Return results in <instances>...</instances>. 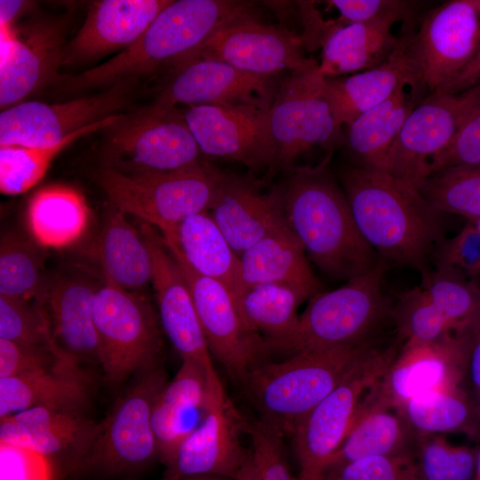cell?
Segmentation results:
<instances>
[{
	"label": "cell",
	"instance_id": "obj_56",
	"mask_svg": "<svg viewBox=\"0 0 480 480\" xmlns=\"http://www.w3.org/2000/svg\"><path fill=\"white\" fill-rule=\"evenodd\" d=\"M235 480H260L258 470L252 457L251 450L250 456L246 463L244 464L241 471L238 473Z\"/></svg>",
	"mask_w": 480,
	"mask_h": 480
},
{
	"label": "cell",
	"instance_id": "obj_7",
	"mask_svg": "<svg viewBox=\"0 0 480 480\" xmlns=\"http://www.w3.org/2000/svg\"><path fill=\"white\" fill-rule=\"evenodd\" d=\"M93 317L100 366L109 386L117 388L129 377L162 364L158 314L140 292L104 279L95 295Z\"/></svg>",
	"mask_w": 480,
	"mask_h": 480
},
{
	"label": "cell",
	"instance_id": "obj_18",
	"mask_svg": "<svg viewBox=\"0 0 480 480\" xmlns=\"http://www.w3.org/2000/svg\"><path fill=\"white\" fill-rule=\"evenodd\" d=\"M171 68L170 78L152 102L164 109L178 104L252 105L269 109L278 86L276 76L245 72L214 59H190Z\"/></svg>",
	"mask_w": 480,
	"mask_h": 480
},
{
	"label": "cell",
	"instance_id": "obj_26",
	"mask_svg": "<svg viewBox=\"0 0 480 480\" xmlns=\"http://www.w3.org/2000/svg\"><path fill=\"white\" fill-rule=\"evenodd\" d=\"M421 84L412 37L405 36L382 64L346 77H325L324 95L336 126L340 130L342 125L348 126L360 115L382 103L400 88L418 89Z\"/></svg>",
	"mask_w": 480,
	"mask_h": 480
},
{
	"label": "cell",
	"instance_id": "obj_6",
	"mask_svg": "<svg viewBox=\"0 0 480 480\" xmlns=\"http://www.w3.org/2000/svg\"><path fill=\"white\" fill-rule=\"evenodd\" d=\"M220 175L201 161L176 171L139 174L103 167L96 180L116 209L170 236L184 219L210 210Z\"/></svg>",
	"mask_w": 480,
	"mask_h": 480
},
{
	"label": "cell",
	"instance_id": "obj_35",
	"mask_svg": "<svg viewBox=\"0 0 480 480\" xmlns=\"http://www.w3.org/2000/svg\"><path fill=\"white\" fill-rule=\"evenodd\" d=\"M98 255L104 279L131 292H139L152 282L153 264L148 244L115 208L103 226Z\"/></svg>",
	"mask_w": 480,
	"mask_h": 480
},
{
	"label": "cell",
	"instance_id": "obj_5",
	"mask_svg": "<svg viewBox=\"0 0 480 480\" xmlns=\"http://www.w3.org/2000/svg\"><path fill=\"white\" fill-rule=\"evenodd\" d=\"M386 268L387 262L380 259L369 272L335 290L315 294L292 332L267 353L276 351L289 356L374 340L379 327L391 316L392 308L382 291Z\"/></svg>",
	"mask_w": 480,
	"mask_h": 480
},
{
	"label": "cell",
	"instance_id": "obj_44",
	"mask_svg": "<svg viewBox=\"0 0 480 480\" xmlns=\"http://www.w3.org/2000/svg\"><path fill=\"white\" fill-rule=\"evenodd\" d=\"M0 339L27 346L59 347L44 306L4 295H0Z\"/></svg>",
	"mask_w": 480,
	"mask_h": 480
},
{
	"label": "cell",
	"instance_id": "obj_25",
	"mask_svg": "<svg viewBox=\"0 0 480 480\" xmlns=\"http://www.w3.org/2000/svg\"><path fill=\"white\" fill-rule=\"evenodd\" d=\"M100 422L84 412L33 407L0 419V442L60 460L72 471L85 453Z\"/></svg>",
	"mask_w": 480,
	"mask_h": 480
},
{
	"label": "cell",
	"instance_id": "obj_50",
	"mask_svg": "<svg viewBox=\"0 0 480 480\" xmlns=\"http://www.w3.org/2000/svg\"><path fill=\"white\" fill-rule=\"evenodd\" d=\"M0 480H53L52 464L33 451L0 442Z\"/></svg>",
	"mask_w": 480,
	"mask_h": 480
},
{
	"label": "cell",
	"instance_id": "obj_42",
	"mask_svg": "<svg viewBox=\"0 0 480 480\" xmlns=\"http://www.w3.org/2000/svg\"><path fill=\"white\" fill-rule=\"evenodd\" d=\"M421 287L455 330L468 327L480 316V286L462 275L434 268L421 272Z\"/></svg>",
	"mask_w": 480,
	"mask_h": 480
},
{
	"label": "cell",
	"instance_id": "obj_37",
	"mask_svg": "<svg viewBox=\"0 0 480 480\" xmlns=\"http://www.w3.org/2000/svg\"><path fill=\"white\" fill-rule=\"evenodd\" d=\"M310 298L300 289L268 284L246 289L236 302L249 330L264 336L267 352L292 332L299 321V307Z\"/></svg>",
	"mask_w": 480,
	"mask_h": 480
},
{
	"label": "cell",
	"instance_id": "obj_27",
	"mask_svg": "<svg viewBox=\"0 0 480 480\" xmlns=\"http://www.w3.org/2000/svg\"><path fill=\"white\" fill-rule=\"evenodd\" d=\"M172 0L96 1L65 49L63 64L83 62L132 45Z\"/></svg>",
	"mask_w": 480,
	"mask_h": 480
},
{
	"label": "cell",
	"instance_id": "obj_52",
	"mask_svg": "<svg viewBox=\"0 0 480 480\" xmlns=\"http://www.w3.org/2000/svg\"><path fill=\"white\" fill-rule=\"evenodd\" d=\"M461 164H480V103L466 119L449 148L435 161L430 175Z\"/></svg>",
	"mask_w": 480,
	"mask_h": 480
},
{
	"label": "cell",
	"instance_id": "obj_12",
	"mask_svg": "<svg viewBox=\"0 0 480 480\" xmlns=\"http://www.w3.org/2000/svg\"><path fill=\"white\" fill-rule=\"evenodd\" d=\"M467 328L431 343H404L364 396L356 415L377 409L396 410L425 392L463 388Z\"/></svg>",
	"mask_w": 480,
	"mask_h": 480
},
{
	"label": "cell",
	"instance_id": "obj_48",
	"mask_svg": "<svg viewBox=\"0 0 480 480\" xmlns=\"http://www.w3.org/2000/svg\"><path fill=\"white\" fill-rule=\"evenodd\" d=\"M251 453L260 480H296L285 453L284 437L260 420L249 424Z\"/></svg>",
	"mask_w": 480,
	"mask_h": 480
},
{
	"label": "cell",
	"instance_id": "obj_43",
	"mask_svg": "<svg viewBox=\"0 0 480 480\" xmlns=\"http://www.w3.org/2000/svg\"><path fill=\"white\" fill-rule=\"evenodd\" d=\"M391 317L400 340L406 344L435 342L457 331L436 309L421 286L398 297L391 310Z\"/></svg>",
	"mask_w": 480,
	"mask_h": 480
},
{
	"label": "cell",
	"instance_id": "obj_19",
	"mask_svg": "<svg viewBox=\"0 0 480 480\" xmlns=\"http://www.w3.org/2000/svg\"><path fill=\"white\" fill-rule=\"evenodd\" d=\"M303 44L301 37L283 28L249 20L217 30L172 65L195 58H209L252 74L276 76L284 70L292 73L318 65L303 55Z\"/></svg>",
	"mask_w": 480,
	"mask_h": 480
},
{
	"label": "cell",
	"instance_id": "obj_15",
	"mask_svg": "<svg viewBox=\"0 0 480 480\" xmlns=\"http://www.w3.org/2000/svg\"><path fill=\"white\" fill-rule=\"evenodd\" d=\"M138 82L126 79L100 93L59 104L26 101L7 108L0 114V146L55 145L87 125L116 115L131 100Z\"/></svg>",
	"mask_w": 480,
	"mask_h": 480
},
{
	"label": "cell",
	"instance_id": "obj_45",
	"mask_svg": "<svg viewBox=\"0 0 480 480\" xmlns=\"http://www.w3.org/2000/svg\"><path fill=\"white\" fill-rule=\"evenodd\" d=\"M477 452L442 436L420 438L416 459L423 480H474Z\"/></svg>",
	"mask_w": 480,
	"mask_h": 480
},
{
	"label": "cell",
	"instance_id": "obj_4",
	"mask_svg": "<svg viewBox=\"0 0 480 480\" xmlns=\"http://www.w3.org/2000/svg\"><path fill=\"white\" fill-rule=\"evenodd\" d=\"M380 347L375 340L263 361L244 382L260 421L292 437L302 419Z\"/></svg>",
	"mask_w": 480,
	"mask_h": 480
},
{
	"label": "cell",
	"instance_id": "obj_36",
	"mask_svg": "<svg viewBox=\"0 0 480 480\" xmlns=\"http://www.w3.org/2000/svg\"><path fill=\"white\" fill-rule=\"evenodd\" d=\"M89 221V209L76 189L60 185L37 191L28 209V222L38 244L62 248L76 242Z\"/></svg>",
	"mask_w": 480,
	"mask_h": 480
},
{
	"label": "cell",
	"instance_id": "obj_34",
	"mask_svg": "<svg viewBox=\"0 0 480 480\" xmlns=\"http://www.w3.org/2000/svg\"><path fill=\"white\" fill-rule=\"evenodd\" d=\"M419 442L420 437L396 410L377 409L359 413L331 459L327 471L367 457L416 456Z\"/></svg>",
	"mask_w": 480,
	"mask_h": 480
},
{
	"label": "cell",
	"instance_id": "obj_1",
	"mask_svg": "<svg viewBox=\"0 0 480 480\" xmlns=\"http://www.w3.org/2000/svg\"><path fill=\"white\" fill-rule=\"evenodd\" d=\"M330 159L331 154L316 165L287 172L284 213L308 258L329 276L348 281L372 270L380 258L360 234Z\"/></svg>",
	"mask_w": 480,
	"mask_h": 480
},
{
	"label": "cell",
	"instance_id": "obj_57",
	"mask_svg": "<svg viewBox=\"0 0 480 480\" xmlns=\"http://www.w3.org/2000/svg\"><path fill=\"white\" fill-rule=\"evenodd\" d=\"M179 480H234V479H231L229 477H225V476H220L204 475V476H186Z\"/></svg>",
	"mask_w": 480,
	"mask_h": 480
},
{
	"label": "cell",
	"instance_id": "obj_41",
	"mask_svg": "<svg viewBox=\"0 0 480 480\" xmlns=\"http://www.w3.org/2000/svg\"><path fill=\"white\" fill-rule=\"evenodd\" d=\"M419 191L438 212L480 219V164H461L429 175Z\"/></svg>",
	"mask_w": 480,
	"mask_h": 480
},
{
	"label": "cell",
	"instance_id": "obj_11",
	"mask_svg": "<svg viewBox=\"0 0 480 480\" xmlns=\"http://www.w3.org/2000/svg\"><path fill=\"white\" fill-rule=\"evenodd\" d=\"M479 103L480 84L456 94L433 92L405 120L390 149L386 172L420 189L435 161Z\"/></svg>",
	"mask_w": 480,
	"mask_h": 480
},
{
	"label": "cell",
	"instance_id": "obj_2",
	"mask_svg": "<svg viewBox=\"0 0 480 480\" xmlns=\"http://www.w3.org/2000/svg\"><path fill=\"white\" fill-rule=\"evenodd\" d=\"M342 188L356 227L378 257L423 272L444 238L440 212L419 189L385 171L348 166Z\"/></svg>",
	"mask_w": 480,
	"mask_h": 480
},
{
	"label": "cell",
	"instance_id": "obj_33",
	"mask_svg": "<svg viewBox=\"0 0 480 480\" xmlns=\"http://www.w3.org/2000/svg\"><path fill=\"white\" fill-rule=\"evenodd\" d=\"M409 87L400 88L348 126L347 144L357 166L386 172L392 145L408 116L418 105L416 91L411 93L407 91Z\"/></svg>",
	"mask_w": 480,
	"mask_h": 480
},
{
	"label": "cell",
	"instance_id": "obj_9",
	"mask_svg": "<svg viewBox=\"0 0 480 480\" xmlns=\"http://www.w3.org/2000/svg\"><path fill=\"white\" fill-rule=\"evenodd\" d=\"M104 167L126 174L172 172L201 162V150L177 108L153 103L108 128Z\"/></svg>",
	"mask_w": 480,
	"mask_h": 480
},
{
	"label": "cell",
	"instance_id": "obj_49",
	"mask_svg": "<svg viewBox=\"0 0 480 480\" xmlns=\"http://www.w3.org/2000/svg\"><path fill=\"white\" fill-rule=\"evenodd\" d=\"M68 362L76 361L60 347L27 346L0 339V378L51 370Z\"/></svg>",
	"mask_w": 480,
	"mask_h": 480
},
{
	"label": "cell",
	"instance_id": "obj_8",
	"mask_svg": "<svg viewBox=\"0 0 480 480\" xmlns=\"http://www.w3.org/2000/svg\"><path fill=\"white\" fill-rule=\"evenodd\" d=\"M167 381L162 364L138 374L135 382L100 421L85 453L72 471L121 474L138 470L158 458L152 412Z\"/></svg>",
	"mask_w": 480,
	"mask_h": 480
},
{
	"label": "cell",
	"instance_id": "obj_47",
	"mask_svg": "<svg viewBox=\"0 0 480 480\" xmlns=\"http://www.w3.org/2000/svg\"><path fill=\"white\" fill-rule=\"evenodd\" d=\"M324 480H423L415 455L372 456L327 471Z\"/></svg>",
	"mask_w": 480,
	"mask_h": 480
},
{
	"label": "cell",
	"instance_id": "obj_3",
	"mask_svg": "<svg viewBox=\"0 0 480 480\" xmlns=\"http://www.w3.org/2000/svg\"><path fill=\"white\" fill-rule=\"evenodd\" d=\"M254 5L238 0H172L132 45L92 68L63 77L60 80L62 89L111 86L172 66L217 30L257 20Z\"/></svg>",
	"mask_w": 480,
	"mask_h": 480
},
{
	"label": "cell",
	"instance_id": "obj_59",
	"mask_svg": "<svg viewBox=\"0 0 480 480\" xmlns=\"http://www.w3.org/2000/svg\"><path fill=\"white\" fill-rule=\"evenodd\" d=\"M474 221L476 222L478 228L480 229V219H478L476 220H474ZM475 283L480 286V273H479V276H478V277H477V279L476 280Z\"/></svg>",
	"mask_w": 480,
	"mask_h": 480
},
{
	"label": "cell",
	"instance_id": "obj_39",
	"mask_svg": "<svg viewBox=\"0 0 480 480\" xmlns=\"http://www.w3.org/2000/svg\"><path fill=\"white\" fill-rule=\"evenodd\" d=\"M122 116V114L113 115L87 125L50 147L0 146V190L2 194L14 196L28 191L43 178L51 162L60 151L84 135L108 129Z\"/></svg>",
	"mask_w": 480,
	"mask_h": 480
},
{
	"label": "cell",
	"instance_id": "obj_20",
	"mask_svg": "<svg viewBox=\"0 0 480 480\" xmlns=\"http://www.w3.org/2000/svg\"><path fill=\"white\" fill-rule=\"evenodd\" d=\"M140 232L151 254L152 283L163 332L182 360L195 361L204 368L214 386L223 387L178 264L155 228L143 223Z\"/></svg>",
	"mask_w": 480,
	"mask_h": 480
},
{
	"label": "cell",
	"instance_id": "obj_40",
	"mask_svg": "<svg viewBox=\"0 0 480 480\" xmlns=\"http://www.w3.org/2000/svg\"><path fill=\"white\" fill-rule=\"evenodd\" d=\"M49 283L39 249L16 232L4 234L0 244V295L44 306Z\"/></svg>",
	"mask_w": 480,
	"mask_h": 480
},
{
	"label": "cell",
	"instance_id": "obj_38",
	"mask_svg": "<svg viewBox=\"0 0 480 480\" xmlns=\"http://www.w3.org/2000/svg\"><path fill=\"white\" fill-rule=\"evenodd\" d=\"M396 411L420 438L444 433L476 434L480 422L463 388L425 392Z\"/></svg>",
	"mask_w": 480,
	"mask_h": 480
},
{
	"label": "cell",
	"instance_id": "obj_53",
	"mask_svg": "<svg viewBox=\"0 0 480 480\" xmlns=\"http://www.w3.org/2000/svg\"><path fill=\"white\" fill-rule=\"evenodd\" d=\"M463 388L480 419V316L467 328Z\"/></svg>",
	"mask_w": 480,
	"mask_h": 480
},
{
	"label": "cell",
	"instance_id": "obj_16",
	"mask_svg": "<svg viewBox=\"0 0 480 480\" xmlns=\"http://www.w3.org/2000/svg\"><path fill=\"white\" fill-rule=\"evenodd\" d=\"M185 121L202 153L240 163L257 172L276 157L268 109L252 105L188 106Z\"/></svg>",
	"mask_w": 480,
	"mask_h": 480
},
{
	"label": "cell",
	"instance_id": "obj_10",
	"mask_svg": "<svg viewBox=\"0 0 480 480\" xmlns=\"http://www.w3.org/2000/svg\"><path fill=\"white\" fill-rule=\"evenodd\" d=\"M396 344L376 351L299 423L293 435L296 480H324L331 459L349 432L364 396L394 360Z\"/></svg>",
	"mask_w": 480,
	"mask_h": 480
},
{
	"label": "cell",
	"instance_id": "obj_23",
	"mask_svg": "<svg viewBox=\"0 0 480 480\" xmlns=\"http://www.w3.org/2000/svg\"><path fill=\"white\" fill-rule=\"evenodd\" d=\"M260 186L253 178L220 172L209 212L238 256L264 237L287 228L282 185L269 192H262Z\"/></svg>",
	"mask_w": 480,
	"mask_h": 480
},
{
	"label": "cell",
	"instance_id": "obj_13",
	"mask_svg": "<svg viewBox=\"0 0 480 480\" xmlns=\"http://www.w3.org/2000/svg\"><path fill=\"white\" fill-rule=\"evenodd\" d=\"M324 79L316 65L292 72L278 84L268 109L276 157L268 175L288 172L305 151L340 138V130L324 95Z\"/></svg>",
	"mask_w": 480,
	"mask_h": 480
},
{
	"label": "cell",
	"instance_id": "obj_22",
	"mask_svg": "<svg viewBox=\"0 0 480 480\" xmlns=\"http://www.w3.org/2000/svg\"><path fill=\"white\" fill-rule=\"evenodd\" d=\"M0 106L10 108L57 76L63 64V30L57 22H39L20 36L1 26Z\"/></svg>",
	"mask_w": 480,
	"mask_h": 480
},
{
	"label": "cell",
	"instance_id": "obj_51",
	"mask_svg": "<svg viewBox=\"0 0 480 480\" xmlns=\"http://www.w3.org/2000/svg\"><path fill=\"white\" fill-rule=\"evenodd\" d=\"M326 4L340 12L341 25L371 21L382 18L405 20L412 12V2L396 0H332Z\"/></svg>",
	"mask_w": 480,
	"mask_h": 480
},
{
	"label": "cell",
	"instance_id": "obj_32",
	"mask_svg": "<svg viewBox=\"0 0 480 480\" xmlns=\"http://www.w3.org/2000/svg\"><path fill=\"white\" fill-rule=\"evenodd\" d=\"M162 237L176 246L196 272L224 284L235 300L240 296V258L209 211L187 217L177 226L173 235Z\"/></svg>",
	"mask_w": 480,
	"mask_h": 480
},
{
	"label": "cell",
	"instance_id": "obj_28",
	"mask_svg": "<svg viewBox=\"0 0 480 480\" xmlns=\"http://www.w3.org/2000/svg\"><path fill=\"white\" fill-rule=\"evenodd\" d=\"M99 286L82 275H60L49 283L46 304L56 344L79 364L100 365L93 308Z\"/></svg>",
	"mask_w": 480,
	"mask_h": 480
},
{
	"label": "cell",
	"instance_id": "obj_29",
	"mask_svg": "<svg viewBox=\"0 0 480 480\" xmlns=\"http://www.w3.org/2000/svg\"><path fill=\"white\" fill-rule=\"evenodd\" d=\"M90 397L89 376L76 362L0 378V419L38 406L84 412Z\"/></svg>",
	"mask_w": 480,
	"mask_h": 480
},
{
	"label": "cell",
	"instance_id": "obj_60",
	"mask_svg": "<svg viewBox=\"0 0 480 480\" xmlns=\"http://www.w3.org/2000/svg\"><path fill=\"white\" fill-rule=\"evenodd\" d=\"M161 480H166V479H164V478L163 477Z\"/></svg>",
	"mask_w": 480,
	"mask_h": 480
},
{
	"label": "cell",
	"instance_id": "obj_54",
	"mask_svg": "<svg viewBox=\"0 0 480 480\" xmlns=\"http://www.w3.org/2000/svg\"><path fill=\"white\" fill-rule=\"evenodd\" d=\"M480 84V40L476 52L460 76L450 84L440 91L441 92L456 94L473 88Z\"/></svg>",
	"mask_w": 480,
	"mask_h": 480
},
{
	"label": "cell",
	"instance_id": "obj_58",
	"mask_svg": "<svg viewBox=\"0 0 480 480\" xmlns=\"http://www.w3.org/2000/svg\"><path fill=\"white\" fill-rule=\"evenodd\" d=\"M474 480H480V449L477 452L476 465Z\"/></svg>",
	"mask_w": 480,
	"mask_h": 480
},
{
	"label": "cell",
	"instance_id": "obj_24",
	"mask_svg": "<svg viewBox=\"0 0 480 480\" xmlns=\"http://www.w3.org/2000/svg\"><path fill=\"white\" fill-rule=\"evenodd\" d=\"M226 395L216 387L204 368L182 360L174 377L162 388L154 404L152 425L158 459L165 468L184 441L204 420L215 401Z\"/></svg>",
	"mask_w": 480,
	"mask_h": 480
},
{
	"label": "cell",
	"instance_id": "obj_21",
	"mask_svg": "<svg viewBox=\"0 0 480 480\" xmlns=\"http://www.w3.org/2000/svg\"><path fill=\"white\" fill-rule=\"evenodd\" d=\"M249 424L225 395L214 402L201 424L179 446L164 478L220 476L234 479L250 456L242 444Z\"/></svg>",
	"mask_w": 480,
	"mask_h": 480
},
{
	"label": "cell",
	"instance_id": "obj_17",
	"mask_svg": "<svg viewBox=\"0 0 480 480\" xmlns=\"http://www.w3.org/2000/svg\"><path fill=\"white\" fill-rule=\"evenodd\" d=\"M480 40V0H452L422 20L412 48L422 84L432 92L453 82L474 58Z\"/></svg>",
	"mask_w": 480,
	"mask_h": 480
},
{
	"label": "cell",
	"instance_id": "obj_30",
	"mask_svg": "<svg viewBox=\"0 0 480 480\" xmlns=\"http://www.w3.org/2000/svg\"><path fill=\"white\" fill-rule=\"evenodd\" d=\"M239 258L242 293L268 284L289 285L311 297L321 292L303 246L288 227L264 237Z\"/></svg>",
	"mask_w": 480,
	"mask_h": 480
},
{
	"label": "cell",
	"instance_id": "obj_31",
	"mask_svg": "<svg viewBox=\"0 0 480 480\" xmlns=\"http://www.w3.org/2000/svg\"><path fill=\"white\" fill-rule=\"evenodd\" d=\"M398 20L382 18L366 22L344 25L334 29L322 47L318 63L324 77L355 74L385 62L400 45L392 28Z\"/></svg>",
	"mask_w": 480,
	"mask_h": 480
},
{
	"label": "cell",
	"instance_id": "obj_55",
	"mask_svg": "<svg viewBox=\"0 0 480 480\" xmlns=\"http://www.w3.org/2000/svg\"><path fill=\"white\" fill-rule=\"evenodd\" d=\"M24 1H0V26H12L14 19L25 7Z\"/></svg>",
	"mask_w": 480,
	"mask_h": 480
},
{
	"label": "cell",
	"instance_id": "obj_14",
	"mask_svg": "<svg viewBox=\"0 0 480 480\" xmlns=\"http://www.w3.org/2000/svg\"><path fill=\"white\" fill-rule=\"evenodd\" d=\"M162 239L188 284L210 352L233 380L243 383L250 371L265 361L264 339L245 325L224 284L196 272L172 242Z\"/></svg>",
	"mask_w": 480,
	"mask_h": 480
},
{
	"label": "cell",
	"instance_id": "obj_46",
	"mask_svg": "<svg viewBox=\"0 0 480 480\" xmlns=\"http://www.w3.org/2000/svg\"><path fill=\"white\" fill-rule=\"evenodd\" d=\"M430 259L434 268L455 271L476 282L480 273V229L476 222L466 220L454 236L441 239Z\"/></svg>",
	"mask_w": 480,
	"mask_h": 480
}]
</instances>
